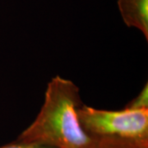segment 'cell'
<instances>
[{"label":"cell","mask_w":148,"mask_h":148,"mask_svg":"<svg viewBox=\"0 0 148 148\" xmlns=\"http://www.w3.org/2000/svg\"><path fill=\"white\" fill-rule=\"evenodd\" d=\"M77 117L90 136L148 139V109L125 106L120 110H107L83 104L77 110Z\"/></svg>","instance_id":"7a4b0ae2"},{"label":"cell","mask_w":148,"mask_h":148,"mask_svg":"<svg viewBox=\"0 0 148 148\" xmlns=\"http://www.w3.org/2000/svg\"><path fill=\"white\" fill-rule=\"evenodd\" d=\"M82 105L79 87L70 79L53 77L39 113L16 140L53 148H90L93 138L83 130L77 117Z\"/></svg>","instance_id":"6da1fadb"},{"label":"cell","mask_w":148,"mask_h":148,"mask_svg":"<svg viewBox=\"0 0 148 148\" xmlns=\"http://www.w3.org/2000/svg\"><path fill=\"white\" fill-rule=\"evenodd\" d=\"M117 3L124 24L141 32L148 41V0H118Z\"/></svg>","instance_id":"3957f363"},{"label":"cell","mask_w":148,"mask_h":148,"mask_svg":"<svg viewBox=\"0 0 148 148\" xmlns=\"http://www.w3.org/2000/svg\"><path fill=\"white\" fill-rule=\"evenodd\" d=\"M90 148H148L147 140H138L119 137H94Z\"/></svg>","instance_id":"277c9868"},{"label":"cell","mask_w":148,"mask_h":148,"mask_svg":"<svg viewBox=\"0 0 148 148\" xmlns=\"http://www.w3.org/2000/svg\"><path fill=\"white\" fill-rule=\"evenodd\" d=\"M0 148H53L47 146H43L36 143H24L21 142L18 140L12 141L11 143L4 144L3 146H0Z\"/></svg>","instance_id":"8992f818"},{"label":"cell","mask_w":148,"mask_h":148,"mask_svg":"<svg viewBox=\"0 0 148 148\" xmlns=\"http://www.w3.org/2000/svg\"><path fill=\"white\" fill-rule=\"evenodd\" d=\"M126 107L132 109H148V84L143 86L141 90L134 99H132L127 104Z\"/></svg>","instance_id":"5b68a950"}]
</instances>
